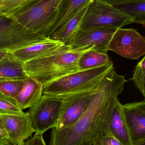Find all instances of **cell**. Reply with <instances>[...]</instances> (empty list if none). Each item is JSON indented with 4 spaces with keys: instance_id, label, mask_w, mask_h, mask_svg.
Instances as JSON below:
<instances>
[{
    "instance_id": "34",
    "label": "cell",
    "mask_w": 145,
    "mask_h": 145,
    "mask_svg": "<svg viewBox=\"0 0 145 145\" xmlns=\"http://www.w3.org/2000/svg\"><path fill=\"white\" fill-rule=\"evenodd\" d=\"M4 138H3L2 137H1V136H0V140H1L2 139Z\"/></svg>"
},
{
    "instance_id": "29",
    "label": "cell",
    "mask_w": 145,
    "mask_h": 145,
    "mask_svg": "<svg viewBox=\"0 0 145 145\" xmlns=\"http://www.w3.org/2000/svg\"><path fill=\"white\" fill-rule=\"evenodd\" d=\"M0 145H13L11 144L7 139L3 138L0 140Z\"/></svg>"
},
{
    "instance_id": "18",
    "label": "cell",
    "mask_w": 145,
    "mask_h": 145,
    "mask_svg": "<svg viewBox=\"0 0 145 145\" xmlns=\"http://www.w3.org/2000/svg\"><path fill=\"white\" fill-rule=\"evenodd\" d=\"M29 76L24 67V63L15 59L9 53L0 60V79H26Z\"/></svg>"
},
{
    "instance_id": "8",
    "label": "cell",
    "mask_w": 145,
    "mask_h": 145,
    "mask_svg": "<svg viewBox=\"0 0 145 145\" xmlns=\"http://www.w3.org/2000/svg\"><path fill=\"white\" fill-rule=\"evenodd\" d=\"M108 51L127 58L137 60L145 55V37L135 29L119 28L110 41Z\"/></svg>"
},
{
    "instance_id": "23",
    "label": "cell",
    "mask_w": 145,
    "mask_h": 145,
    "mask_svg": "<svg viewBox=\"0 0 145 145\" xmlns=\"http://www.w3.org/2000/svg\"><path fill=\"white\" fill-rule=\"evenodd\" d=\"M133 79L145 99V55L135 67Z\"/></svg>"
},
{
    "instance_id": "9",
    "label": "cell",
    "mask_w": 145,
    "mask_h": 145,
    "mask_svg": "<svg viewBox=\"0 0 145 145\" xmlns=\"http://www.w3.org/2000/svg\"><path fill=\"white\" fill-rule=\"evenodd\" d=\"M118 29L109 27L80 30L70 46L71 50L80 52L93 49L107 53L110 41Z\"/></svg>"
},
{
    "instance_id": "27",
    "label": "cell",
    "mask_w": 145,
    "mask_h": 145,
    "mask_svg": "<svg viewBox=\"0 0 145 145\" xmlns=\"http://www.w3.org/2000/svg\"><path fill=\"white\" fill-rule=\"evenodd\" d=\"M107 2L108 3L112 4L113 6L123 4V3H128L135 2L145 0H103Z\"/></svg>"
},
{
    "instance_id": "13",
    "label": "cell",
    "mask_w": 145,
    "mask_h": 145,
    "mask_svg": "<svg viewBox=\"0 0 145 145\" xmlns=\"http://www.w3.org/2000/svg\"><path fill=\"white\" fill-rule=\"evenodd\" d=\"M131 142L135 145L145 139V100L121 105Z\"/></svg>"
},
{
    "instance_id": "1",
    "label": "cell",
    "mask_w": 145,
    "mask_h": 145,
    "mask_svg": "<svg viewBox=\"0 0 145 145\" xmlns=\"http://www.w3.org/2000/svg\"><path fill=\"white\" fill-rule=\"evenodd\" d=\"M125 77L115 70L109 72L99 85L85 112L72 126L52 128L49 145H92L98 134L103 116L124 89Z\"/></svg>"
},
{
    "instance_id": "26",
    "label": "cell",
    "mask_w": 145,
    "mask_h": 145,
    "mask_svg": "<svg viewBox=\"0 0 145 145\" xmlns=\"http://www.w3.org/2000/svg\"><path fill=\"white\" fill-rule=\"evenodd\" d=\"M24 145H46L43 139V135L36 133L32 138L27 140Z\"/></svg>"
},
{
    "instance_id": "20",
    "label": "cell",
    "mask_w": 145,
    "mask_h": 145,
    "mask_svg": "<svg viewBox=\"0 0 145 145\" xmlns=\"http://www.w3.org/2000/svg\"><path fill=\"white\" fill-rule=\"evenodd\" d=\"M113 6L131 16L135 20L145 19V0Z\"/></svg>"
},
{
    "instance_id": "7",
    "label": "cell",
    "mask_w": 145,
    "mask_h": 145,
    "mask_svg": "<svg viewBox=\"0 0 145 145\" xmlns=\"http://www.w3.org/2000/svg\"><path fill=\"white\" fill-rule=\"evenodd\" d=\"M64 100L43 95L28 112L32 128L36 133L43 135L57 125L62 113Z\"/></svg>"
},
{
    "instance_id": "17",
    "label": "cell",
    "mask_w": 145,
    "mask_h": 145,
    "mask_svg": "<svg viewBox=\"0 0 145 145\" xmlns=\"http://www.w3.org/2000/svg\"><path fill=\"white\" fill-rule=\"evenodd\" d=\"M92 1L62 0L59 7L53 34L63 27L84 6Z\"/></svg>"
},
{
    "instance_id": "16",
    "label": "cell",
    "mask_w": 145,
    "mask_h": 145,
    "mask_svg": "<svg viewBox=\"0 0 145 145\" xmlns=\"http://www.w3.org/2000/svg\"><path fill=\"white\" fill-rule=\"evenodd\" d=\"M91 1L84 6L63 27L53 34L50 39L60 42L65 46H70L81 29L83 20Z\"/></svg>"
},
{
    "instance_id": "2",
    "label": "cell",
    "mask_w": 145,
    "mask_h": 145,
    "mask_svg": "<svg viewBox=\"0 0 145 145\" xmlns=\"http://www.w3.org/2000/svg\"><path fill=\"white\" fill-rule=\"evenodd\" d=\"M85 51H72L63 44L48 55L24 63L25 70L28 76L44 85L78 71V59Z\"/></svg>"
},
{
    "instance_id": "25",
    "label": "cell",
    "mask_w": 145,
    "mask_h": 145,
    "mask_svg": "<svg viewBox=\"0 0 145 145\" xmlns=\"http://www.w3.org/2000/svg\"><path fill=\"white\" fill-rule=\"evenodd\" d=\"M92 145H124L108 132L98 133Z\"/></svg>"
},
{
    "instance_id": "28",
    "label": "cell",
    "mask_w": 145,
    "mask_h": 145,
    "mask_svg": "<svg viewBox=\"0 0 145 145\" xmlns=\"http://www.w3.org/2000/svg\"><path fill=\"white\" fill-rule=\"evenodd\" d=\"M0 136L2 137L3 138L8 139L7 133L1 120H0Z\"/></svg>"
},
{
    "instance_id": "5",
    "label": "cell",
    "mask_w": 145,
    "mask_h": 145,
    "mask_svg": "<svg viewBox=\"0 0 145 145\" xmlns=\"http://www.w3.org/2000/svg\"><path fill=\"white\" fill-rule=\"evenodd\" d=\"M134 19L103 0H93L86 11L81 29L102 27L121 28L133 24Z\"/></svg>"
},
{
    "instance_id": "19",
    "label": "cell",
    "mask_w": 145,
    "mask_h": 145,
    "mask_svg": "<svg viewBox=\"0 0 145 145\" xmlns=\"http://www.w3.org/2000/svg\"><path fill=\"white\" fill-rule=\"evenodd\" d=\"M111 61L107 53L89 49L85 51L79 58L78 68V71L90 69L102 66Z\"/></svg>"
},
{
    "instance_id": "22",
    "label": "cell",
    "mask_w": 145,
    "mask_h": 145,
    "mask_svg": "<svg viewBox=\"0 0 145 145\" xmlns=\"http://www.w3.org/2000/svg\"><path fill=\"white\" fill-rule=\"evenodd\" d=\"M15 99L0 92V115L24 113Z\"/></svg>"
},
{
    "instance_id": "31",
    "label": "cell",
    "mask_w": 145,
    "mask_h": 145,
    "mask_svg": "<svg viewBox=\"0 0 145 145\" xmlns=\"http://www.w3.org/2000/svg\"><path fill=\"white\" fill-rule=\"evenodd\" d=\"M8 52L5 51H0V60L3 58L7 54Z\"/></svg>"
},
{
    "instance_id": "32",
    "label": "cell",
    "mask_w": 145,
    "mask_h": 145,
    "mask_svg": "<svg viewBox=\"0 0 145 145\" xmlns=\"http://www.w3.org/2000/svg\"><path fill=\"white\" fill-rule=\"evenodd\" d=\"M135 145H145V139L142 140L141 142H139L138 144Z\"/></svg>"
},
{
    "instance_id": "35",
    "label": "cell",
    "mask_w": 145,
    "mask_h": 145,
    "mask_svg": "<svg viewBox=\"0 0 145 145\" xmlns=\"http://www.w3.org/2000/svg\"><path fill=\"white\" fill-rule=\"evenodd\" d=\"M0 17H1V16H0Z\"/></svg>"
},
{
    "instance_id": "15",
    "label": "cell",
    "mask_w": 145,
    "mask_h": 145,
    "mask_svg": "<svg viewBox=\"0 0 145 145\" xmlns=\"http://www.w3.org/2000/svg\"><path fill=\"white\" fill-rule=\"evenodd\" d=\"M43 95V85L37 80L29 77L23 88L14 98L22 110L30 108L39 101Z\"/></svg>"
},
{
    "instance_id": "24",
    "label": "cell",
    "mask_w": 145,
    "mask_h": 145,
    "mask_svg": "<svg viewBox=\"0 0 145 145\" xmlns=\"http://www.w3.org/2000/svg\"><path fill=\"white\" fill-rule=\"evenodd\" d=\"M29 0H8L0 4V16L10 17Z\"/></svg>"
},
{
    "instance_id": "3",
    "label": "cell",
    "mask_w": 145,
    "mask_h": 145,
    "mask_svg": "<svg viewBox=\"0 0 145 145\" xmlns=\"http://www.w3.org/2000/svg\"><path fill=\"white\" fill-rule=\"evenodd\" d=\"M111 61L97 68L77 71L43 85V94L64 100L76 94L97 88L114 69Z\"/></svg>"
},
{
    "instance_id": "6",
    "label": "cell",
    "mask_w": 145,
    "mask_h": 145,
    "mask_svg": "<svg viewBox=\"0 0 145 145\" xmlns=\"http://www.w3.org/2000/svg\"><path fill=\"white\" fill-rule=\"evenodd\" d=\"M46 39L26 29L11 17H0V51L11 52Z\"/></svg>"
},
{
    "instance_id": "10",
    "label": "cell",
    "mask_w": 145,
    "mask_h": 145,
    "mask_svg": "<svg viewBox=\"0 0 145 145\" xmlns=\"http://www.w3.org/2000/svg\"><path fill=\"white\" fill-rule=\"evenodd\" d=\"M99 86L63 100L64 101L61 116L54 127L56 129H60L76 123L88 109Z\"/></svg>"
},
{
    "instance_id": "12",
    "label": "cell",
    "mask_w": 145,
    "mask_h": 145,
    "mask_svg": "<svg viewBox=\"0 0 145 145\" xmlns=\"http://www.w3.org/2000/svg\"><path fill=\"white\" fill-rule=\"evenodd\" d=\"M0 120L7 133L8 140L13 145H24L35 133L28 112L0 115Z\"/></svg>"
},
{
    "instance_id": "21",
    "label": "cell",
    "mask_w": 145,
    "mask_h": 145,
    "mask_svg": "<svg viewBox=\"0 0 145 145\" xmlns=\"http://www.w3.org/2000/svg\"><path fill=\"white\" fill-rule=\"evenodd\" d=\"M25 79H0V92L6 95L14 98L23 88Z\"/></svg>"
},
{
    "instance_id": "11",
    "label": "cell",
    "mask_w": 145,
    "mask_h": 145,
    "mask_svg": "<svg viewBox=\"0 0 145 145\" xmlns=\"http://www.w3.org/2000/svg\"><path fill=\"white\" fill-rule=\"evenodd\" d=\"M121 105L117 99L108 107L102 118L98 133L109 132L123 145H133Z\"/></svg>"
},
{
    "instance_id": "14",
    "label": "cell",
    "mask_w": 145,
    "mask_h": 145,
    "mask_svg": "<svg viewBox=\"0 0 145 145\" xmlns=\"http://www.w3.org/2000/svg\"><path fill=\"white\" fill-rule=\"evenodd\" d=\"M63 45L60 42L46 38L24 48L8 53L15 59L25 63L48 55Z\"/></svg>"
},
{
    "instance_id": "33",
    "label": "cell",
    "mask_w": 145,
    "mask_h": 145,
    "mask_svg": "<svg viewBox=\"0 0 145 145\" xmlns=\"http://www.w3.org/2000/svg\"><path fill=\"white\" fill-rule=\"evenodd\" d=\"M7 1H8V0H0V4H2V3Z\"/></svg>"
},
{
    "instance_id": "30",
    "label": "cell",
    "mask_w": 145,
    "mask_h": 145,
    "mask_svg": "<svg viewBox=\"0 0 145 145\" xmlns=\"http://www.w3.org/2000/svg\"><path fill=\"white\" fill-rule=\"evenodd\" d=\"M133 23L141 25L145 28V19H144L135 20H133Z\"/></svg>"
},
{
    "instance_id": "4",
    "label": "cell",
    "mask_w": 145,
    "mask_h": 145,
    "mask_svg": "<svg viewBox=\"0 0 145 145\" xmlns=\"http://www.w3.org/2000/svg\"><path fill=\"white\" fill-rule=\"evenodd\" d=\"M62 1L29 0L10 17L38 35L50 38Z\"/></svg>"
}]
</instances>
